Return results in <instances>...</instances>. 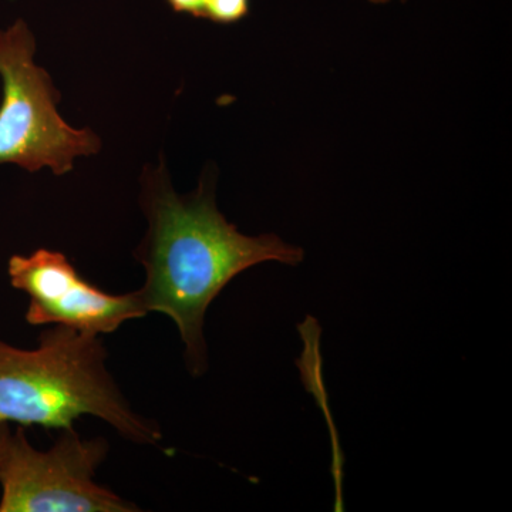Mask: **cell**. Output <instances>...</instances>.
I'll return each instance as SVG.
<instances>
[{
	"instance_id": "1",
	"label": "cell",
	"mask_w": 512,
	"mask_h": 512,
	"mask_svg": "<svg viewBox=\"0 0 512 512\" xmlns=\"http://www.w3.org/2000/svg\"><path fill=\"white\" fill-rule=\"evenodd\" d=\"M141 207L148 231L137 251L146 269L138 293L148 313H163L173 320L183 340L188 372L200 377L210 367L205 315L222 289L262 262L299 265L305 252L275 234H241L218 210L211 180L183 197L160 168L144 175Z\"/></svg>"
},
{
	"instance_id": "2",
	"label": "cell",
	"mask_w": 512,
	"mask_h": 512,
	"mask_svg": "<svg viewBox=\"0 0 512 512\" xmlns=\"http://www.w3.org/2000/svg\"><path fill=\"white\" fill-rule=\"evenodd\" d=\"M107 359L99 335L63 325L43 330L35 349L0 340V423L59 431L92 416L124 440L156 446L163 440L160 427L134 412Z\"/></svg>"
},
{
	"instance_id": "3",
	"label": "cell",
	"mask_w": 512,
	"mask_h": 512,
	"mask_svg": "<svg viewBox=\"0 0 512 512\" xmlns=\"http://www.w3.org/2000/svg\"><path fill=\"white\" fill-rule=\"evenodd\" d=\"M36 39L25 20L0 29V165L29 173L49 167L53 174L73 170L74 158L99 153L100 138L90 128L76 130L56 110L60 93L33 56Z\"/></svg>"
},
{
	"instance_id": "4",
	"label": "cell",
	"mask_w": 512,
	"mask_h": 512,
	"mask_svg": "<svg viewBox=\"0 0 512 512\" xmlns=\"http://www.w3.org/2000/svg\"><path fill=\"white\" fill-rule=\"evenodd\" d=\"M103 437L59 430L49 450L33 447L25 427L10 434L0 466V512H137L94 480L109 454Z\"/></svg>"
},
{
	"instance_id": "5",
	"label": "cell",
	"mask_w": 512,
	"mask_h": 512,
	"mask_svg": "<svg viewBox=\"0 0 512 512\" xmlns=\"http://www.w3.org/2000/svg\"><path fill=\"white\" fill-rule=\"evenodd\" d=\"M8 275L10 285L29 296L25 319L32 326L63 325L101 336L148 313L138 289L123 295L101 291L62 252L42 248L12 255Z\"/></svg>"
},
{
	"instance_id": "6",
	"label": "cell",
	"mask_w": 512,
	"mask_h": 512,
	"mask_svg": "<svg viewBox=\"0 0 512 512\" xmlns=\"http://www.w3.org/2000/svg\"><path fill=\"white\" fill-rule=\"evenodd\" d=\"M251 0H208L204 19L220 25H232L247 18Z\"/></svg>"
},
{
	"instance_id": "7",
	"label": "cell",
	"mask_w": 512,
	"mask_h": 512,
	"mask_svg": "<svg viewBox=\"0 0 512 512\" xmlns=\"http://www.w3.org/2000/svg\"><path fill=\"white\" fill-rule=\"evenodd\" d=\"M175 13H185L192 18L204 19L208 0H165Z\"/></svg>"
},
{
	"instance_id": "8",
	"label": "cell",
	"mask_w": 512,
	"mask_h": 512,
	"mask_svg": "<svg viewBox=\"0 0 512 512\" xmlns=\"http://www.w3.org/2000/svg\"><path fill=\"white\" fill-rule=\"evenodd\" d=\"M10 434H12L10 424L0 423V466H2V460L3 456H5V450L6 446H8Z\"/></svg>"
},
{
	"instance_id": "9",
	"label": "cell",
	"mask_w": 512,
	"mask_h": 512,
	"mask_svg": "<svg viewBox=\"0 0 512 512\" xmlns=\"http://www.w3.org/2000/svg\"><path fill=\"white\" fill-rule=\"evenodd\" d=\"M369 2L376 3V5H383V3H389L390 0H369ZM402 2H406V0H402Z\"/></svg>"
}]
</instances>
